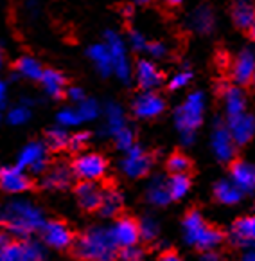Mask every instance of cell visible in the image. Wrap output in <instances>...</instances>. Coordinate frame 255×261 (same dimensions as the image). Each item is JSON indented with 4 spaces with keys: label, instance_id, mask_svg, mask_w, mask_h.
<instances>
[{
    "label": "cell",
    "instance_id": "ba28073f",
    "mask_svg": "<svg viewBox=\"0 0 255 261\" xmlns=\"http://www.w3.org/2000/svg\"><path fill=\"white\" fill-rule=\"evenodd\" d=\"M153 166V159L144 148L137 146L135 144L131 150L126 151L124 159L121 161V169L124 173L126 177L130 178H140V177H146L149 173Z\"/></svg>",
    "mask_w": 255,
    "mask_h": 261
},
{
    "label": "cell",
    "instance_id": "d590c367",
    "mask_svg": "<svg viewBox=\"0 0 255 261\" xmlns=\"http://www.w3.org/2000/svg\"><path fill=\"white\" fill-rule=\"evenodd\" d=\"M167 168L169 171H173V175H180V173L189 171L190 161L183 153H173L167 161Z\"/></svg>",
    "mask_w": 255,
    "mask_h": 261
},
{
    "label": "cell",
    "instance_id": "5bb4252c",
    "mask_svg": "<svg viewBox=\"0 0 255 261\" xmlns=\"http://www.w3.org/2000/svg\"><path fill=\"white\" fill-rule=\"evenodd\" d=\"M31 188V180L23 169L16 168H4L0 169V189L6 193H23Z\"/></svg>",
    "mask_w": 255,
    "mask_h": 261
},
{
    "label": "cell",
    "instance_id": "f1b7e54d",
    "mask_svg": "<svg viewBox=\"0 0 255 261\" xmlns=\"http://www.w3.org/2000/svg\"><path fill=\"white\" fill-rule=\"evenodd\" d=\"M42 85L45 92L52 97H61L63 96V90H65V77L63 74H60L58 70L52 69H47L43 70V76H42Z\"/></svg>",
    "mask_w": 255,
    "mask_h": 261
},
{
    "label": "cell",
    "instance_id": "5b68a950",
    "mask_svg": "<svg viewBox=\"0 0 255 261\" xmlns=\"http://www.w3.org/2000/svg\"><path fill=\"white\" fill-rule=\"evenodd\" d=\"M104 38H106L104 45H106L108 50H110L115 76H117L121 81H124V83H130L131 63H130V58H128V50H126L124 42H122L121 36H119L115 31H106Z\"/></svg>",
    "mask_w": 255,
    "mask_h": 261
},
{
    "label": "cell",
    "instance_id": "d4e9b609",
    "mask_svg": "<svg viewBox=\"0 0 255 261\" xmlns=\"http://www.w3.org/2000/svg\"><path fill=\"white\" fill-rule=\"evenodd\" d=\"M104 114H106V132H108V135L115 137L119 132H122L124 128H128V124H126L124 110H122L121 105L108 103Z\"/></svg>",
    "mask_w": 255,
    "mask_h": 261
},
{
    "label": "cell",
    "instance_id": "4316f807",
    "mask_svg": "<svg viewBox=\"0 0 255 261\" xmlns=\"http://www.w3.org/2000/svg\"><path fill=\"white\" fill-rule=\"evenodd\" d=\"M223 99H225L229 119L230 117H237V115L244 114V96L237 87L225 85V89H223Z\"/></svg>",
    "mask_w": 255,
    "mask_h": 261
},
{
    "label": "cell",
    "instance_id": "11a10c76",
    "mask_svg": "<svg viewBox=\"0 0 255 261\" xmlns=\"http://www.w3.org/2000/svg\"><path fill=\"white\" fill-rule=\"evenodd\" d=\"M122 13H126V15H128V16H131V13H133V9H131V8H126Z\"/></svg>",
    "mask_w": 255,
    "mask_h": 261
},
{
    "label": "cell",
    "instance_id": "8d00e7d4",
    "mask_svg": "<svg viewBox=\"0 0 255 261\" xmlns=\"http://www.w3.org/2000/svg\"><path fill=\"white\" fill-rule=\"evenodd\" d=\"M114 139H115V144H117V148L124 151V153L135 146V134H133V130H131V128H124V130L119 132Z\"/></svg>",
    "mask_w": 255,
    "mask_h": 261
},
{
    "label": "cell",
    "instance_id": "4dcf8cb0",
    "mask_svg": "<svg viewBox=\"0 0 255 261\" xmlns=\"http://www.w3.org/2000/svg\"><path fill=\"white\" fill-rule=\"evenodd\" d=\"M16 70L20 76L27 77V80L40 81L43 76V69L38 63V60H35L33 56H22L16 63Z\"/></svg>",
    "mask_w": 255,
    "mask_h": 261
},
{
    "label": "cell",
    "instance_id": "816d5d0a",
    "mask_svg": "<svg viewBox=\"0 0 255 261\" xmlns=\"http://www.w3.org/2000/svg\"><path fill=\"white\" fill-rule=\"evenodd\" d=\"M244 261H255V250L253 252H248L246 256H244Z\"/></svg>",
    "mask_w": 255,
    "mask_h": 261
},
{
    "label": "cell",
    "instance_id": "74e56055",
    "mask_svg": "<svg viewBox=\"0 0 255 261\" xmlns=\"http://www.w3.org/2000/svg\"><path fill=\"white\" fill-rule=\"evenodd\" d=\"M29 117H31V112L25 105H22V107H15L8 112V121H9V124H13V126H20V124L27 123Z\"/></svg>",
    "mask_w": 255,
    "mask_h": 261
},
{
    "label": "cell",
    "instance_id": "f6af8a7d",
    "mask_svg": "<svg viewBox=\"0 0 255 261\" xmlns=\"http://www.w3.org/2000/svg\"><path fill=\"white\" fill-rule=\"evenodd\" d=\"M67 96H69L70 101H76V103H81V101L87 99V97H84V92L79 89V87H70V89L67 90Z\"/></svg>",
    "mask_w": 255,
    "mask_h": 261
},
{
    "label": "cell",
    "instance_id": "b9f144b4",
    "mask_svg": "<svg viewBox=\"0 0 255 261\" xmlns=\"http://www.w3.org/2000/svg\"><path fill=\"white\" fill-rule=\"evenodd\" d=\"M130 45L133 50H137V53H142V50H148V45L149 43L146 42L144 35H140L138 31H131L130 33Z\"/></svg>",
    "mask_w": 255,
    "mask_h": 261
},
{
    "label": "cell",
    "instance_id": "6da1fadb",
    "mask_svg": "<svg viewBox=\"0 0 255 261\" xmlns=\"http://www.w3.org/2000/svg\"><path fill=\"white\" fill-rule=\"evenodd\" d=\"M0 223L16 236H25L33 234L36 230H42L45 227L43 222V215L36 205L29 204V202H22L16 200L8 204L2 213H0Z\"/></svg>",
    "mask_w": 255,
    "mask_h": 261
},
{
    "label": "cell",
    "instance_id": "f907efd6",
    "mask_svg": "<svg viewBox=\"0 0 255 261\" xmlns=\"http://www.w3.org/2000/svg\"><path fill=\"white\" fill-rule=\"evenodd\" d=\"M38 2H40V0H27V6H29V9H33V11H35L36 6H38Z\"/></svg>",
    "mask_w": 255,
    "mask_h": 261
},
{
    "label": "cell",
    "instance_id": "9a60e30c",
    "mask_svg": "<svg viewBox=\"0 0 255 261\" xmlns=\"http://www.w3.org/2000/svg\"><path fill=\"white\" fill-rule=\"evenodd\" d=\"M230 16L234 25L246 35L248 29L255 23V0H234Z\"/></svg>",
    "mask_w": 255,
    "mask_h": 261
},
{
    "label": "cell",
    "instance_id": "ffe728a7",
    "mask_svg": "<svg viewBox=\"0 0 255 261\" xmlns=\"http://www.w3.org/2000/svg\"><path fill=\"white\" fill-rule=\"evenodd\" d=\"M232 182L241 189V193H250L255 189V168L244 161H236L230 168Z\"/></svg>",
    "mask_w": 255,
    "mask_h": 261
},
{
    "label": "cell",
    "instance_id": "484cf974",
    "mask_svg": "<svg viewBox=\"0 0 255 261\" xmlns=\"http://www.w3.org/2000/svg\"><path fill=\"white\" fill-rule=\"evenodd\" d=\"M189 25L194 29L196 33L207 35L214 29V13L209 6H202L196 11H192L189 18Z\"/></svg>",
    "mask_w": 255,
    "mask_h": 261
},
{
    "label": "cell",
    "instance_id": "52a82bcc",
    "mask_svg": "<svg viewBox=\"0 0 255 261\" xmlns=\"http://www.w3.org/2000/svg\"><path fill=\"white\" fill-rule=\"evenodd\" d=\"M72 171L81 182H95L106 173V161L99 153H83L74 161Z\"/></svg>",
    "mask_w": 255,
    "mask_h": 261
},
{
    "label": "cell",
    "instance_id": "f5cc1de1",
    "mask_svg": "<svg viewBox=\"0 0 255 261\" xmlns=\"http://www.w3.org/2000/svg\"><path fill=\"white\" fill-rule=\"evenodd\" d=\"M165 2H167L169 6H180L182 4V0H165Z\"/></svg>",
    "mask_w": 255,
    "mask_h": 261
},
{
    "label": "cell",
    "instance_id": "680465c9",
    "mask_svg": "<svg viewBox=\"0 0 255 261\" xmlns=\"http://www.w3.org/2000/svg\"><path fill=\"white\" fill-rule=\"evenodd\" d=\"M2 65H4V60H2V54H0V70H2Z\"/></svg>",
    "mask_w": 255,
    "mask_h": 261
},
{
    "label": "cell",
    "instance_id": "bcb514c9",
    "mask_svg": "<svg viewBox=\"0 0 255 261\" xmlns=\"http://www.w3.org/2000/svg\"><path fill=\"white\" fill-rule=\"evenodd\" d=\"M160 261H183V259L178 256V254L173 252V250H171V252H164V254H162Z\"/></svg>",
    "mask_w": 255,
    "mask_h": 261
},
{
    "label": "cell",
    "instance_id": "7402d4cb",
    "mask_svg": "<svg viewBox=\"0 0 255 261\" xmlns=\"http://www.w3.org/2000/svg\"><path fill=\"white\" fill-rule=\"evenodd\" d=\"M72 177H74L72 169L67 168V166H63V164H58L47 173L42 184L45 189H65L70 186Z\"/></svg>",
    "mask_w": 255,
    "mask_h": 261
},
{
    "label": "cell",
    "instance_id": "e575fe53",
    "mask_svg": "<svg viewBox=\"0 0 255 261\" xmlns=\"http://www.w3.org/2000/svg\"><path fill=\"white\" fill-rule=\"evenodd\" d=\"M77 114H79L81 121H94L99 115V105L95 99H84L77 107Z\"/></svg>",
    "mask_w": 255,
    "mask_h": 261
},
{
    "label": "cell",
    "instance_id": "3957f363",
    "mask_svg": "<svg viewBox=\"0 0 255 261\" xmlns=\"http://www.w3.org/2000/svg\"><path fill=\"white\" fill-rule=\"evenodd\" d=\"M183 232H185L187 243L203 252H210L219 247L225 240V234L217 227L209 225L198 211H189L183 218Z\"/></svg>",
    "mask_w": 255,
    "mask_h": 261
},
{
    "label": "cell",
    "instance_id": "836d02e7",
    "mask_svg": "<svg viewBox=\"0 0 255 261\" xmlns=\"http://www.w3.org/2000/svg\"><path fill=\"white\" fill-rule=\"evenodd\" d=\"M69 134L63 128H52V130L47 132V146L50 150H61V148L69 146Z\"/></svg>",
    "mask_w": 255,
    "mask_h": 261
},
{
    "label": "cell",
    "instance_id": "2e32d148",
    "mask_svg": "<svg viewBox=\"0 0 255 261\" xmlns=\"http://www.w3.org/2000/svg\"><path fill=\"white\" fill-rule=\"evenodd\" d=\"M135 77H137L138 87L146 92H153L162 83L160 70L156 69L155 63H151L149 60H138L137 67H135Z\"/></svg>",
    "mask_w": 255,
    "mask_h": 261
},
{
    "label": "cell",
    "instance_id": "f546056e",
    "mask_svg": "<svg viewBox=\"0 0 255 261\" xmlns=\"http://www.w3.org/2000/svg\"><path fill=\"white\" fill-rule=\"evenodd\" d=\"M122 209V195L117 191V189H106L103 193V202H101L99 213L106 218H111V216L119 215Z\"/></svg>",
    "mask_w": 255,
    "mask_h": 261
},
{
    "label": "cell",
    "instance_id": "7c38bea8",
    "mask_svg": "<svg viewBox=\"0 0 255 261\" xmlns=\"http://www.w3.org/2000/svg\"><path fill=\"white\" fill-rule=\"evenodd\" d=\"M232 80L241 87H250L255 74V54L250 49L241 50L232 63Z\"/></svg>",
    "mask_w": 255,
    "mask_h": 261
},
{
    "label": "cell",
    "instance_id": "ee69618b",
    "mask_svg": "<svg viewBox=\"0 0 255 261\" xmlns=\"http://www.w3.org/2000/svg\"><path fill=\"white\" fill-rule=\"evenodd\" d=\"M148 53L151 54L153 58H164L167 54V47L162 42H153L148 45Z\"/></svg>",
    "mask_w": 255,
    "mask_h": 261
},
{
    "label": "cell",
    "instance_id": "c3c4849f",
    "mask_svg": "<svg viewBox=\"0 0 255 261\" xmlns=\"http://www.w3.org/2000/svg\"><path fill=\"white\" fill-rule=\"evenodd\" d=\"M203 261H217V254L214 252V250L205 252V254H203Z\"/></svg>",
    "mask_w": 255,
    "mask_h": 261
},
{
    "label": "cell",
    "instance_id": "30bf717a",
    "mask_svg": "<svg viewBox=\"0 0 255 261\" xmlns=\"http://www.w3.org/2000/svg\"><path fill=\"white\" fill-rule=\"evenodd\" d=\"M111 236H114L115 243L119 249H126V247H135L140 240V230H138V223L133 218L122 216L111 227Z\"/></svg>",
    "mask_w": 255,
    "mask_h": 261
},
{
    "label": "cell",
    "instance_id": "603a6c76",
    "mask_svg": "<svg viewBox=\"0 0 255 261\" xmlns=\"http://www.w3.org/2000/svg\"><path fill=\"white\" fill-rule=\"evenodd\" d=\"M146 198L149 204L156 205V207H164L171 202V193L167 188V180H164V177H156L151 180V184L148 186L146 191Z\"/></svg>",
    "mask_w": 255,
    "mask_h": 261
},
{
    "label": "cell",
    "instance_id": "44dd1931",
    "mask_svg": "<svg viewBox=\"0 0 255 261\" xmlns=\"http://www.w3.org/2000/svg\"><path fill=\"white\" fill-rule=\"evenodd\" d=\"M88 58L94 63L95 70L101 74L103 77H108L114 72V63H111V56L110 50L104 43H95L88 49Z\"/></svg>",
    "mask_w": 255,
    "mask_h": 261
},
{
    "label": "cell",
    "instance_id": "1f68e13d",
    "mask_svg": "<svg viewBox=\"0 0 255 261\" xmlns=\"http://www.w3.org/2000/svg\"><path fill=\"white\" fill-rule=\"evenodd\" d=\"M167 188L169 193H171L173 200H178L182 196H185L190 189V178L187 177L185 173H180V175H173L167 180Z\"/></svg>",
    "mask_w": 255,
    "mask_h": 261
},
{
    "label": "cell",
    "instance_id": "cb8c5ba5",
    "mask_svg": "<svg viewBox=\"0 0 255 261\" xmlns=\"http://www.w3.org/2000/svg\"><path fill=\"white\" fill-rule=\"evenodd\" d=\"M232 238L236 243H253L255 242V216L239 218L232 227Z\"/></svg>",
    "mask_w": 255,
    "mask_h": 261
},
{
    "label": "cell",
    "instance_id": "ab89813d",
    "mask_svg": "<svg viewBox=\"0 0 255 261\" xmlns=\"http://www.w3.org/2000/svg\"><path fill=\"white\" fill-rule=\"evenodd\" d=\"M119 261H144V252L137 245L126 247L119 250Z\"/></svg>",
    "mask_w": 255,
    "mask_h": 261
},
{
    "label": "cell",
    "instance_id": "db71d44e",
    "mask_svg": "<svg viewBox=\"0 0 255 261\" xmlns=\"http://www.w3.org/2000/svg\"><path fill=\"white\" fill-rule=\"evenodd\" d=\"M8 242V238H6L4 234H0V249H2V247H4V243Z\"/></svg>",
    "mask_w": 255,
    "mask_h": 261
},
{
    "label": "cell",
    "instance_id": "9c48e42d",
    "mask_svg": "<svg viewBox=\"0 0 255 261\" xmlns=\"http://www.w3.org/2000/svg\"><path fill=\"white\" fill-rule=\"evenodd\" d=\"M18 168L31 169L35 175H40L47 169V146L43 142L33 141L18 155Z\"/></svg>",
    "mask_w": 255,
    "mask_h": 261
},
{
    "label": "cell",
    "instance_id": "ac0fdd59",
    "mask_svg": "<svg viewBox=\"0 0 255 261\" xmlns=\"http://www.w3.org/2000/svg\"><path fill=\"white\" fill-rule=\"evenodd\" d=\"M255 130V119L251 115L241 114L237 117H230L229 119V132L232 135L236 144H246L251 139Z\"/></svg>",
    "mask_w": 255,
    "mask_h": 261
},
{
    "label": "cell",
    "instance_id": "91938a15",
    "mask_svg": "<svg viewBox=\"0 0 255 261\" xmlns=\"http://www.w3.org/2000/svg\"><path fill=\"white\" fill-rule=\"evenodd\" d=\"M2 108L4 107H0V121H2Z\"/></svg>",
    "mask_w": 255,
    "mask_h": 261
},
{
    "label": "cell",
    "instance_id": "d6a6232c",
    "mask_svg": "<svg viewBox=\"0 0 255 261\" xmlns=\"http://www.w3.org/2000/svg\"><path fill=\"white\" fill-rule=\"evenodd\" d=\"M138 230H140V238L146 242H153L156 240L158 232H160V225L153 216H144V218L138 222Z\"/></svg>",
    "mask_w": 255,
    "mask_h": 261
},
{
    "label": "cell",
    "instance_id": "f35d334b",
    "mask_svg": "<svg viewBox=\"0 0 255 261\" xmlns=\"http://www.w3.org/2000/svg\"><path fill=\"white\" fill-rule=\"evenodd\" d=\"M58 123L65 128V126H76V124L83 123V121H81L77 110H72V108H63V110L58 114Z\"/></svg>",
    "mask_w": 255,
    "mask_h": 261
},
{
    "label": "cell",
    "instance_id": "7a4b0ae2",
    "mask_svg": "<svg viewBox=\"0 0 255 261\" xmlns=\"http://www.w3.org/2000/svg\"><path fill=\"white\" fill-rule=\"evenodd\" d=\"M76 254L83 261H115L119 259V247L111 236V229L90 227L77 240Z\"/></svg>",
    "mask_w": 255,
    "mask_h": 261
},
{
    "label": "cell",
    "instance_id": "7dc6e473",
    "mask_svg": "<svg viewBox=\"0 0 255 261\" xmlns=\"http://www.w3.org/2000/svg\"><path fill=\"white\" fill-rule=\"evenodd\" d=\"M6 96H8V87H6V83H2V81H0V107H4Z\"/></svg>",
    "mask_w": 255,
    "mask_h": 261
},
{
    "label": "cell",
    "instance_id": "60d3db41",
    "mask_svg": "<svg viewBox=\"0 0 255 261\" xmlns=\"http://www.w3.org/2000/svg\"><path fill=\"white\" fill-rule=\"evenodd\" d=\"M190 77H192V74H190L189 70H182V72L175 74V76L171 77V81H169V89H171V90L183 89L185 85H189Z\"/></svg>",
    "mask_w": 255,
    "mask_h": 261
},
{
    "label": "cell",
    "instance_id": "6f0895ef",
    "mask_svg": "<svg viewBox=\"0 0 255 261\" xmlns=\"http://www.w3.org/2000/svg\"><path fill=\"white\" fill-rule=\"evenodd\" d=\"M250 87H251V89L255 90V74H253V80H251V85H250Z\"/></svg>",
    "mask_w": 255,
    "mask_h": 261
},
{
    "label": "cell",
    "instance_id": "9f6ffc18",
    "mask_svg": "<svg viewBox=\"0 0 255 261\" xmlns=\"http://www.w3.org/2000/svg\"><path fill=\"white\" fill-rule=\"evenodd\" d=\"M137 4H148V2H151V0H135Z\"/></svg>",
    "mask_w": 255,
    "mask_h": 261
},
{
    "label": "cell",
    "instance_id": "277c9868",
    "mask_svg": "<svg viewBox=\"0 0 255 261\" xmlns=\"http://www.w3.org/2000/svg\"><path fill=\"white\" fill-rule=\"evenodd\" d=\"M203 108H205V101H203L202 92H192L176 108L175 123L176 128L180 130L183 144H190L192 139H194L196 128L203 121Z\"/></svg>",
    "mask_w": 255,
    "mask_h": 261
},
{
    "label": "cell",
    "instance_id": "83f0119b",
    "mask_svg": "<svg viewBox=\"0 0 255 261\" xmlns=\"http://www.w3.org/2000/svg\"><path fill=\"white\" fill-rule=\"evenodd\" d=\"M214 196L219 200L221 204L232 205V204H237V202H239L243 193H241V189L237 188L234 182L219 180L216 186H214Z\"/></svg>",
    "mask_w": 255,
    "mask_h": 261
},
{
    "label": "cell",
    "instance_id": "4fadbf2b",
    "mask_svg": "<svg viewBox=\"0 0 255 261\" xmlns=\"http://www.w3.org/2000/svg\"><path fill=\"white\" fill-rule=\"evenodd\" d=\"M42 234H43V242L58 250L67 249L72 243V232H70L69 225L63 222H58V220L45 223V227L42 229Z\"/></svg>",
    "mask_w": 255,
    "mask_h": 261
},
{
    "label": "cell",
    "instance_id": "681fc988",
    "mask_svg": "<svg viewBox=\"0 0 255 261\" xmlns=\"http://www.w3.org/2000/svg\"><path fill=\"white\" fill-rule=\"evenodd\" d=\"M246 36H248V38H250V40H251V42H255V23H253V25H251V27H250V29H248Z\"/></svg>",
    "mask_w": 255,
    "mask_h": 261
},
{
    "label": "cell",
    "instance_id": "e0dca14e",
    "mask_svg": "<svg viewBox=\"0 0 255 261\" xmlns=\"http://www.w3.org/2000/svg\"><path fill=\"white\" fill-rule=\"evenodd\" d=\"M103 193L104 191L95 182H79L76 186V196L84 211H99Z\"/></svg>",
    "mask_w": 255,
    "mask_h": 261
},
{
    "label": "cell",
    "instance_id": "7bdbcfd3",
    "mask_svg": "<svg viewBox=\"0 0 255 261\" xmlns=\"http://www.w3.org/2000/svg\"><path fill=\"white\" fill-rule=\"evenodd\" d=\"M88 139H90V135H88L87 132H81V134L72 135V137H70V141H69V148H70V150H74V151H79L81 148L87 146Z\"/></svg>",
    "mask_w": 255,
    "mask_h": 261
},
{
    "label": "cell",
    "instance_id": "8fae6325",
    "mask_svg": "<svg viewBox=\"0 0 255 261\" xmlns=\"http://www.w3.org/2000/svg\"><path fill=\"white\" fill-rule=\"evenodd\" d=\"M165 110V103L156 92H142L133 99V114L138 119H155Z\"/></svg>",
    "mask_w": 255,
    "mask_h": 261
},
{
    "label": "cell",
    "instance_id": "d6986e66",
    "mask_svg": "<svg viewBox=\"0 0 255 261\" xmlns=\"http://www.w3.org/2000/svg\"><path fill=\"white\" fill-rule=\"evenodd\" d=\"M234 148H236V142H234L229 128L217 124L212 134V150L216 153V157L225 162L230 161L234 157Z\"/></svg>",
    "mask_w": 255,
    "mask_h": 261
},
{
    "label": "cell",
    "instance_id": "8992f818",
    "mask_svg": "<svg viewBox=\"0 0 255 261\" xmlns=\"http://www.w3.org/2000/svg\"><path fill=\"white\" fill-rule=\"evenodd\" d=\"M43 257V247L38 242L20 240L6 242L0 249V261H40Z\"/></svg>",
    "mask_w": 255,
    "mask_h": 261
}]
</instances>
